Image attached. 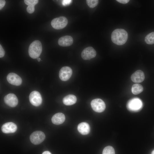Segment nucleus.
<instances>
[{"label":"nucleus","mask_w":154,"mask_h":154,"mask_svg":"<svg viewBox=\"0 0 154 154\" xmlns=\"http://www.w3.org/2000/svg\"><path fill=\"white\" fill-rule=\"evenodd\" d=\"M42 154H52L51 153L48 151H44Z\"/></svg>","instance_id":"cd10ccee"},{"label":"nucleus","mask_w":154,"mask_h":154,"mask_svg":"<svg viewBox=\"0 0 154 154\" xmlns=\"http://www.w3.org/2000/svg\"><path fill=\"white\" fill-rule=\"evenodd\" d=\"M68 23L67 19L64 17L61 16L53 19L51 22V25L54 29H60L65 27Z\"/></svg>","instance_id":"20e7f679"},{"label":"nucleus","mask_w":154,"mask_h":154,"mask_svg":"<svg viewBox=\"0 0 154 154\" xmlns=\"http://www.w3.org/2000/svg\"><path fill=\"white\" fill-rule=\"evenodd\" d=\"M7 79L10 84L15 86H19L22 83L21 78L14 73L11 72L7 76Z\"/></svg>","instance_id":"9b49d317"},{"label":"nucleus","mask_w":154,"mask_h":154,"mask_svg":"<svg viewBox=\"0 0 154 154\" xmlns=\"http://www.w3.org/2000/svg\"><path fill=\"white\" fill-rule=\"evenodd\" d=\"M131 78V80L134 82L141 83L145 79L144 73L141 70H137L132 74Z\"/></svg>","instance_id":"ddd939ff"},{"label":"nucleus","mask_w":154,"mask_h":154,"mask_svg":"<svg viewBox=\"0 0 154 154\" xmlns=\"http://www.w3.org/2000/svg\"><path fill=\"white\" fill-rule=\"evenodd\" d=\"M145 40L146 43L148 44H154V32L147 35L145 37Z\"/></svg>","instance_id":"6ab92c4d"},{"label":"nucleus","mask_w":154,"mask_h":154,"mask_svg":"<svg viewBox=\"0 0 154 154\" xmlns=\"http://www.w3.org/2000/svg\"><path fill=\"white\" fill-rule=\"evenodd\" d=\"M45 138L44 133L41 131H36L31 135L30 139L31 142L34 144L38 145L42 142Z\"/></svg>","instance_id":"39448f33"},{"label":"nucleus","mask_w":154,"mask_h":154,"mask_svg":"<svg viewBox=\"0 0 154 154\" xmlns=\"http://www.w3.org/2000/svg\"><path fill=\"white\" fill-rule=\"evenodd\" d=\"M77 101L76 96L72 94H69L65 96L63 99L64 104L67 106H70L75 104Z\"/></svg>","instance_id":"f3484780"},{"label":"nucleus","mask_w":154,"mask_h":154,"mask_svg":"<svg viewBox=\"0 0 154 154\" xmlns=\"http://www.w3.org/2000/svg\"><path fill=\"white\" fill-rule=\"evenodd\" d=\"M5 103L8 106L14 107L18 104V99L16 96L13 93H9L5 96L4 98Z\"/></svg>","instance_id":"9d476101"},{"label":"nucleus","mask_w":154,"mask_h":154,"mask_svg":"<svg viewBox=\"0 0 154 154\" xmlns=\"http://www.w3.org/2000/svg\"><path fill=\"white\" fill-rule=\"evenodd\" d=\"M116 1L121 3L126 4L128 3L129 2V0H117Z\"/></svg>","instance_id":"bb28decb"},{"label":"nucleus","mask_w":154,"mask_h":154,"mask_svg":"<svg viewBox=\"0 0 154 154\" xmlns=\"http://www.w3.org/2000/svg\"><path fill=\"white\" fill-rule=\"evenodd\" d=\"M73 41V39L72 37L66 35L60 38L58 40V43L60 46L65 47L71 45Z\"/></svg>","instance_id":"4468645a"},{"label":"nucleus","mask_w":154,"mask_h":154,"mask_svg":"<svg viewBox=\"0 0 154 154\" xmlns=\"http://www.w3.org/2000/svg\"><path fill=\"white\" fill-rule=\"evenodd\" d=\"M143 104L141 100L137 98H133L129 100L127 104V107L129 111L137 112L142 108Z\"/></svg>","instance_id":"7ed1b4c3"},{"label":"nucleus","mask_w":154,"mask_h":154,"mask_svg":"<svg viewBox=\"0 0 154 154\" xmlns=\"http://www.w3.org/2000/svg\"><path fill=\"white\" fill-rule=\"evenodd\" d=\"M72 73V69L69 67L66 66L62 67L59 72V77L63 81H66L71 77Z\"/></svg>","instance_id":"6e6552de"},{"label":"nucleus","mask_w":154,"mask_h":154,"mask_svg":"<svg viewBox=\"0 0 154 154\" xmlns=\"http://www.w3.org/2000/svg\"><path fill=\"white\" fill-rule=\"evenodd\" d=\"M5 4V0H0V9H2L4 6Z\"/></svg>","instance_id":"a878e982"},{"label":"nucleus","mask_w":154,"mask_h":154,"mask_svg":"<svg viewBox=\"0 0 154 154\" xmlns=\"http://www.w3.org/2000/svg\"><path fill=\"white\" fill-rule=\"evenodd\" d=\"M42 50V44L38 40H35L31 43L29 46L28 52L30 56L32 58H38L40 55Z\"/></svg>","instance_id":"f03ea898"},{"label":"nucleus","mask_w":154,"mask_h":154,"mask_svg":"<svg viewBox=\"0 0 154 154\" xmlns=\"http://www.w3.org/2000/svg\"><path fill=\"white\" fill-rule=\"evenodd\" d=\"M65 117L63 114L58 113L53 116L51 120L53 124L58 125L62 123L65 121Z\"/></svg>","instance_id":"2eb2a0df"},{"label":"nucleus","mask_w":154,"mask_h":154,"mask_svg":"<svg viewBox=\"0 0 154 154\" xmlns=\"http://www.w3.org/2000/svg\"><path fill=\"white\" fill-rule=\"evenodd\" d=\"M112 42L117 45H122L125 43L128 38V34L125 30L117 29L114 30L111 34Z\"/></svg>","instance_id":"f257e3e1"},{"label":"nucleus","mask_w":154,"mask_h":154,"mask_svg":"<svg viewBox=\"0 0 154 154\" xmlns=\"http://www.w3.org/2000/svg\"><path fill=\"white\" fill-rule=\"evenodd\" d=\"M72 1L70 0H64L62 1V4L64 6H66L69 4Z\"/></svg>","instance_id":"393cba45"},{"label":"nucleus","mask_w":154,"mask_h":154,"mask_svg":"<svg viewBox=\"0 0 154 154\" xmlns=\"http://www.w3.org/2000/svg\"><path fill=\"white\" fill-rule=\"evenodd\" d=\"M17 129V126L15 123L8 122L3 124L1 127L2 131L3 133H9L15 132Z\"/></svg>","instance_id":"f8f14e48"},{"label":"nucleus","mask_w":154,"mask_h":154,"mask_svg":"<svg viewBox=\"0 0 154 154\" xmlns=\"http://www.w3.org/2000/svg\"><path fill=\"white\" fill-rule=\"evenodd\" d=\"M24 1L25 4L28 6L29 5H35L38 3V1L37 0H25Z\"/></svg>","instance_id":"4be33fe9"},{"label":"nucleus","mask_w":154,"mask_h":154,"mask_svg":"<svg viewBox=\"0 0 154 154\" xmlns=\"http://www.w3.org/2000/svg\"><path fill=\"white\" fill-rule=\"evenodd\" d=\"M5 54V52L1 44L0 45V57L2 58L4 56Z\"/></svg>","instance_id":"b1692460"},{"label":"nucleus","mask_w":154,"mask_h":154,"mask_svg":"<svg viewBox=\"0 0 154 154\" xmlns=\"http://www.w3.org/2000/svg\"><path fill=\"white\" fill-rule=\"evenodd\" d=\"M37 60H38V62H39L40 61L41 59L40 58H37Z\"/></svg>","instance_id":"c85d7f7f"},{"label":"nucleus","mask_w":154,"mask_h":154,"mask_svg":"<svg viewBox=\"0 0 154 154\" xmlns=\"http://www.w3.org/2000/svg\"><path fill=\"white\" fill-rule=\"evenodd\" d=\"M102 154H115L114 148L110 146L105 147L103 150Z\"/></svg>","instance_id":"aec40b11"},{"label":"nucleus","mask_w":154,"mask_h":154,"mask_svg":"<svg viewBox=\"0 0 154 154\" xmlns=\"http://www.w3.org/2000/svg\"><path fill=\"white\" fill-rule=\"evenodd\" d=\"M92 109L95 112L101 113L103 112L106 108V105L104 102L100 98L92 100L91 103Z\"/></svg>","instance_id":"423d86ee"},{"label":"nucleus","mask_w":154,"mask_h":154,"mask_svg":"<svg viewBox=\"0 0 154 154\" xmlns=\"http://www.w3.org/2000/svg\"><path fill=\"white\" fill-rule=\"evenodd\" d=\"M86 2L90 8H93L98 4V0H87Z\"/></svg>","instance_id":"412c9836"},{"label":"nucleus","mask_w":154,"mask_h":154,"mask_svg":"<svg viewBox=\"0 0 154 154\" xmlns=\"http://www.w3.org/2000/svg\"><path fill=\"white\" fill-rule=\"evenodd\" d=\"M151 154H154V150L152 151Z\"/></svg>","instance_id":"c756f323"},{"label":"nucleus","mask_w":154,"mask_h":154,"mask_svg":"<svg viewBox=\"0 0 154 154\" xmlns=\"http://www.w3.org/2000/svg\"><path fill=\"white\" fill-rule=\"evenodd\" d=\"M29 97L30 102L34 106H38L42 104V96L40 93L37 91H32L30 93Z\"/></svg>","instance_id":"0eeeda50"},{"label":"nucleus","mask_w":154,"mask_h":154,"mask_svg":"<svg viewBox=\"0 0 154 154\" xmlns=\"http://www.w3.org/2000/svg\"><path fill=\"white\" fill-rule=\"evenodd\" d=\"M27 11L29 13H32L35 11V5H29L27 8Z\"/></svg>","instance_id":"5701e85b"},{"label":"nucleus","mask_w":154,"mask_h":154,"mask_svg":"<svg viewBox=\"0 0 154 154\" xmlns=\"http://www.w3.org/2000/svg\"><path fill=\"white\" fill-rule=\"evenodd\" d=\"M96 52L94 48L92 47H88L82 50L81 54L82 58L84 60H90L95 57Z\"/></svg>","instance_id":"1a4fd4ad"},{"label":"nucleus","mask_w":154,"mask_h":154,"mask_svg":"<svg viewBox=\"0 0 154 154\" xmlns=\"http://www.w3.org/2000/svg\"><path fill=\"white\" fill-rule=\"evenodd\" d=\"M77 129L81 134L83 135H86L89 133L90 127L88 123L83 122L78 124L77 127Z\"/></svg>","instance_id":"dca6fc26"},{"label":"nucleus","mask_w":154,"mask_h":154,"mask_svg":"<svg viewBox=\"0 0 154 154\" xmlns=\"http://www.w3.org/2000/svg\"><path fill=\"white\" fill-rule=\"evenodd\" d=\"M143 90V87L141 85L139 84H135L132 86L131 91L133 94L137 95L141 93Z\"/></svg>","instance_id":"a211bd4d"}]
</instances>
